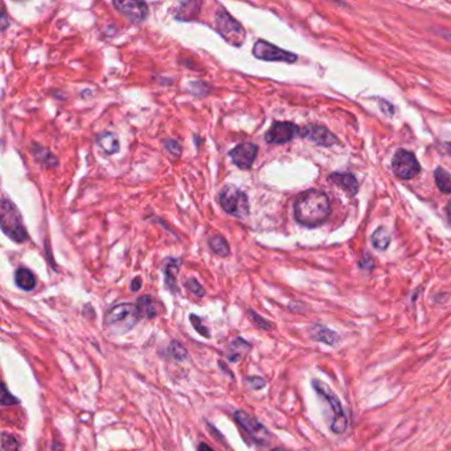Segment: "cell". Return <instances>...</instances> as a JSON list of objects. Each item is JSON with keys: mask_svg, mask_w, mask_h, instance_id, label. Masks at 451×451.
Returning a JSON list of instances; mask_svg holds the SVG:
<instances>
[{"mask_svg": "<svg viewBox=\"0 0 451 451\" xmlns=\"http://www.w3.org/2000/svg\"><path fill=\"white\" fill-rule=\"evenodd\" d=\"M434 178H435V183H437V187L440 188V192L451 194V175L449 172L438 167L434 172Z\"/></svg>", "mask_w": 451, "mask_h": 451, "instance_id": "obj_24", "label": "cell"}, {"mask_svg": "<svg viewBox=\"0 0 451 451\" xmlns=\"http://www.w3.org/2000/svg\"><path fill=\"white\" fill-rule=\"evenodd\" d=\"M164 147H166V151L171 155L173 159H179V158L182 156L183 149H182V144H180L178 140H164Z\"/></svg>", "mask_w": 451, "mask_h": 451, "instance_id": "obj_27", "label": "cell"}, {"mask_svg": "<svg viewBox=\"0 0 451 451\" xmlns=\"http://www.w3.org/2000/svg\"><path fill=\"white\" fill-rule=\"evenodd\" d=\"M208 244H209L211 250L220 257H228L230 253L229 244H228L226 237L221 236V235H214L208 240Z\"/></svg>", "mask_w": 451, "mask_h": 451, "instance_id": "obj_22", "label": "cell"}, {"mask_svg": "<svg viewBox=\"0 0 451 451\" xmlns=\"http://www.w3.org/2000/svg\"><path fill=\"white\" fill-rule=\"evenodd\" d=\"M301 129L291 122H274L265 134V140L270 144H283L294 140Z\"/></svg>", "mask_w": 451, "mask_h": 451, "instance_id": "obj_10", "label": "cell"}, {"mask_svg": "<svg viewBox=\"0 0 451 451\" xmlns=\"http://www.w3.org/2000/svg\"><path fill=\"white\" fill-rule=\"evenodd\" d=\"M258 155V146L250 142H244L237 144L232 151H229V156L232 161L241 170H250L254 164Z\"/></svg>", "mask_w": 451, "mask_h": 451, "instance_id": "obj_11", "label": "cell"}, {"mask_svg": "<svg viewBox=\"0 0 451 451\" xmlns=\"http://www.w3.org/2000/svg\"><path fill=\"white\" fill-rule=\"evenodd\" d=\"M18 402H19V400L8 392L6 384H3V387H1V400H0V404H1L3 407H8V405H15V404H18Z\"/></svg>", "mask_w": 451, "mask_h": 451, "instance_id": "obj_29", "label": "cell"}, {"mask_svg": "<svg viewBox=\"0 0 451 451\" xmlns=\"http://www.w3.org/2000/svg\"><path fill=\"white\" fill-rule=\"evenodd\" d=\"M117 11L131 23L143 22L149 16V7L144 1H113Z\"/></svg>", "mask_w": 451, "mask_h": 451, "instance_id": "obj_12", "label": "cell"}, {"mask_svg": "<svg viewBox=\"0 0 451 451\" xmlns=\"http://www.w3.org/2000/svg\"><path fill=\"white\" fill-rule=\"evenodd\" d=\"M271 451H288V450H285V449H274V450H271Z\"/></svg>", "mask_w": 451, "mask_h": 451, "instance_id": "obj_38", "label": "cell"}, {"mask_svg": "<svg viewBox=\"0 0 451 451\" xmlns=\"http://www.w3.org/2000/svg\"><path fill=\"white\" fill-rule=\"evenodd\" d=\"M96 144L106 155H114L119 151L118 135L110 131H104L96 137Z\"/></svg>", "mask_w": 451, "mask_h": 451, "instance_id": "obj_16", "label": "cell"}, {"mask_svg": "<svg viewBox=\"0 0 451 451\" xmlns=\"http://www.w3.org/2000/svg\"><path fill=\"white\" fill-rule=\"evenodd\" d=\"M19 449V445L16 440L7 434V433H3L1 434V451H18Z\"/></svg>", "mask_w": 451, "mask_h": 451, "instance_id": "obj_28", "label": "cell"}, {"mask_svg": "<svg viewBox=\"0 0 451 451\" xmlns=\"http://www.w3.org/2000/svg\"><path fill=\"white\" fill-rule=\"evenodd\" d=\"M233 419L237 425L247 433L250 440L259 446H266L270 442V433L268 430L252 414H249L245 410H236L233 413Z\"/></svg>", "mask_w": 451, "mask_h": 451, "instance_id": "obj_7", "label": "cell"}, {"mask_svg": "<svg viewBox=\"0 0 451 451\" xmlns=\"http://www.w3.org/2000/svg\"><path fill=\"white\" fill-rule=\"evenodd\" d=\"M252 51L254 57H257L258 60H262V61H280V63L292 64L298 60L297 54H291L289 51H285L280 47L265 40H258L257 43L253 45Z\"/></svg>", "mask_w": 451, "mask_h": 451, "instance_id": "obj_8", "label": "cell"}, {"mask_svg": "<svg viewBox=\"0 0 451 451\" xmlns=\"http://www.w3.org/2000/svg\"><path fill=\"white\" fill-rule=\"evenodd\" d=\"M197 451H214L212 450V447H209L206 443L204 442H202L200 445H199V447H197Z\"/></svg>", "mask_w": 451, "mask_h": 451, "instance_id": "obj_35", "label": "cell"}, {"mask_svg": "<svg viewBox=\"0 0 451 451\" xmlns=\"http://www.w3.org/2000/svg\"><path fill=\"white\" fill-rule=\"evenodd\" d=\"M331 212V205L327 194L316 190H310L299 194L294 203L295 220L307 228L322 226Z\"/></svg>", "mask_w": 451, "mask_h": 451, "instance_id": "obj_1", "label": "cell"}, {"mask_svg": "<svg viewBox=\"0 0 451 451\" xmlns=\"http://www.w3.org/2000/svg\"><path fill=\"white\" fill-rule=\"evenodd\" d=\"M36 277L30 268H19L15 273V283L24 291H32L36 288Z\"/></svg>", "mask_w": 451, "mask_h": 451, "instance_id": "obj_19", "label": "cell"}, {"mask_svg": "<svg viewBox=\"0 0 451 451\" xmlns=\"http://www.w3.org/2000/svg\"><path fill=\"white\" fill-rule=\"evenodd\" d=\"M190 319H191V322H192V326H194V330L197 331V333H200L202 336H204V338H209L211 335H209V330L205 327L203 322H202V319L199 318V316H196V315H191L190 316Z\"/></svg>", "mask_w": 451, "mask_h": 451, "instance_id": "obj_31", "label": "cell"}, {"mask_svg": "<svg viewBox=\"0 0 451 451\" xmlns=\"http://www.w3.org/2000/svg\"><path fill=\"white\" fill-rule=\"evenodd\" d=\"M447 220H449V224L451 226V200L447 204Z\"/></svg>", "mask_w": 451, "mask_h": 451, "instance_id": "obj_37", "label": "cell"}, {"mask_svg": "<svg viewBox=\"0 0 451 451\" xmlns=\"http://www.w3.org/2000/svg\"><path fill=\"white\" fill-rule=\"evenodd\" d=\"M392 167L395 175L404 180L416 178L419 172V163L416 159L414 154L405 150L396 152V155L393 156Z\"/></svg>", "mask_w": 451, "mask_h": 451, "instance_id": "obj_9", "label": "cell"}, {"mask_svg": "<svg viewBox=\"0 0 451 451\" xmlns=\"http://www.w3.org/2000/svg\"><path fill=\"white\" fill-rule=\"evenodd\" d=\"M168 352L176 362H183L187 359V350L179 342H172L168 347Z\"/></svg>", "mask_w": 451, "mask_h": 451, "instance_id": "obj_26", "label": "cell"}, {"mask_svg": "<svg viewBox=\"0 0 451 451\" xmlns=\"http://www.w3.org/2000/svg\"><path fill=\"white\" fill-rule=\"evenodd\" d=\"M135 304H137V307H138V310H140V316H143V318L152 319V318H155L156 314H158L155 301L151 298L150 295H142L140 298H138V301H137Z\"/></svg>", "mask_w": 451, "mask_h": 451, "instance_id": "obj_21", "label": "cell"}, {"mask_svg": "<svg viewBox=\"0 0 451 451\" xmlns=\"http://www.w3.org/2000/svg\"><path fill=\"white\" fill-rule=\"evenodd\" d=\"M247 383L250 384V387L253 388V389H262V388L265 387V380L258 376L249 377Z\"/></svg>", "mask_w": 451, "mask_h": 451, "instance_id": "obj_33", "label": "cell"}, {"mask_svg": "<svg viewBox=\"0 0 451 451\" xmlns=\"http://www.w3.org/2000/svg\"><path fill=\"white\" fill-rule=\"evenodd\" d=\"M182 266V259L180 258H167L164 261L163 273L166 278V286L172 292L178 291V283H176V276L179 273V268Z\"/></svg>", "mask_w": 451, "mask_h": 451, "instance_id": "obj_14", "label": "cell"}, {"mask_svg": "<svg viewBox=\"0 0 451 451\" xmlns=\"http://www.w3.org/2000/svg\"><path fill=\"white\" fill-rule=\"evenodd\" d=\"M299 135L303 137L304 140H311L316 144L321 146H333V143H338L336 137L333 132H330V130L323 128V126H316V125H309L306 128H303L299 131Z\"/></svg>", "mask_w": 451, "mask_h": 451, "instance_id": "obj_13", "label": "cell"}, {"mask_svg": "<svg viewBox=\"0 0 451 451\" xmlns=\"http://www.w3.org/2000/svg\"><path fill=\"white\" fill-rule=\"evenodd\" d=\"M197 6H200L199 1H185V3H182L176 18L180 19V20H191V19H194V18H196V15L199 13V8L197 10H192V8L194 7L196 8Z\"/></svg>", "mask_w": 451, "mask_h": 451, "instance_id": "obj_25", "label": "cell"}, {"mask_svg": "<svg viewBox=\"0 0 451 451\" xmlns=\"http://www.w3.org/2000/svg\"><path fill=\"white\" fill-rule=\"evenodd\" d=\"M32 147L33 149H31V151H32L35 159L39 161V163H42L44 167L52 168V167L57 166L58 161H57V158H56L54 152H51L47 147L39 146V144H36V143H33Z\"/></svg>", "mask_w": 451, "mask_h": 451, "instance_id": "obj_20", "label": "cell"}, {"mask_svg": "<svg viewBox=\"0 0 451 451\" xmlns=\"http://www.w3.org/2000/svg\"><path fill=\"white\" fill-rule=\"evenodd\" d=\"M333 184L340 187L347 194H354L359 190V183L354 175L351 173H333L328 178Z\"/></svg>", "mask_w": 451, "mask_h": 451, "instance_id": "obj_17", "label": "cell"}, {"mask_svg": "<svg viewBox=\"0 0 451 451\" xmlns=\"http://www.w3.org/2000/svg\"><path fill=\"white\" fill-rule=\"evenodd\" d=\"M250 350H252V344L247 342V340H244V339H241V338H236L235 340H232L230 344H229L226 356H228V359H229L230 362L237 363V362H240L242 357H245V354H247Z\"/></svg>", "mask_w": 451, "mask_h": 451, "instance_id": "obj_18", "label": "cell"}, {"mask_svg": "<svg viewBox=\"0 0 451 451\" xmlns=\"http://www.w3.org/2000/svg\"><path fill=\"white\" fill-rule=\"evenodd\" d=\"M0 226L3 233L13 242L23 244L28 240L27 229L23 224V216L18 206L8 199H3L0 206Z\"/></svg>", "mask_w": 451, "mask_h": 451, "instance_id": "obj_3", "label": "cell"}, {"mask_svg": "<svg viewBox=\"0 0 451 451\" xmlns=\"http://www.w3.org/2000/svg\"><path fill=\"white\" fill-rule=\"evenodd\" d=\"M372 244L378 250H385L390 244V233L388 232L384 226L377 228L372 235Z\"/></svg>", "mask_w": 451, "mask_h": 451, "instance_id": "obj_23", "label": "cell"}, {"mask_svg": "<svg viewBox=\"0 0 451 451\" xmlns=\"http://www.w3.org/2000/svg\"><path fill=\"white\" fill-rule=\"evenodd\" d=\"M312 387L316 390V393L324 398L328 404V407L333 412V421H331V430L336 434H342L347 429V419L344 414L343 407L340 400L333 393V390L328 388L327 384H324L319 380H312Z\"/></svg>", "mask_w": 451, "mask_h": 451, "instance_id": "obj_6", "label": "cell"}, {"mask_svg": "<svg viewBox=\"0 0 451 451\" xmlns=\"http://www.w3.org/2000/svg\"><path fill=\"white\" fill-rule=\"evenodd\" d=\"M1 23H3V31L6 30V27H7V19H6V10L3 8V12H1Z\"/></svg>", "mask_w": 451, "mask_h": 451, "instance_id": "obj_36", "label": "cell"}, {"mask_svg": "<svg viewBox=\"0 0 451 451\" xmlns=\"http://www.w3.org/2000/svg\"><path fill=\"white\" fill-rule=\"evenodd\" d=\"M310 338L316 340V342H322V343L327 344L330 347H335L338 345L340 342V336L338 333L327 328V327H323L319 324H315L314 327H311L310 330Z\"/></svg>", "mask_w": 451, "mask_h": 451, "instance_id": "obj_15", "label": "cell"}, {"mask_svg": "<svg viewBox=\"0 0 451 451\" xmlns=\"http://www.w3.org/2000/svg\"><path fill=\"white\" fill-rule=\"evenodd\" d=\"M249 316H250V319H252V322L254 323L257 327L259 328H262V330H271V324L268 322V321H265L264 318H261L259 315H258L257 312L252 311V310H249Z\"/></svg>", "mask_w": 451, "mask_h": 451, "instance_id": "obj_32", "label": "cell"}, {"mask_svg": "<svg viewBox=\"0 0 451 451\" xmlns=\"http://www.w3.org/2000/svg\"><path fill=\"white\" fill-rule=\"evenodd\" d=\"M185 289L190 291V292L194 294L196 297H204L205 292L203 286H202L197 280H194V278H191V280L185 282Z\"/></svg>", "mask_w": 451, "mask_h": 451, "instance_id": "obj_30", "label": "cell"}, {"mask_svg": "<svg viewBox=\"0 0 451 451\" xmlns=\"http://www.w3.org/2000/svg\"><path fill=\"white\" fill-rule=\"evenodd\" d=\"M220 205L228 215L235 216L237 218H245L249 216L250 205L247 194L237 188L233 184L226 185L220 192Z\"/></svg>", "mask_w": 451, "mask_h": 451, "instance_id": "obj_4", "label": "cell"}, {"mask_svg": "<svg viewBox=\"0 0 451 451\" xmlns=\"http://www.w3.org/2000/svg\"><path fill=\"white\" fill-rule=\"evenodd\" d=\"M130 289H131V291H134V292L140 291V289H142V278H140V277H135L134 280H131Z\"/></svg>", "mask_w": 451, "mask_h": 451, "instance_id": "obj_34", "label": "cell"}, {"mask_svg": "<svg viewBox=\"0 0 451 451\" xmlns=\"http://www.w3.org/2000/svg\"><path fill=\"white\" fill-rule=\"evenodd\" d=\"M140 312L137 304L119 303L105 314V330L111 335H125L140 322Z\"/></svg>", "mask_w": 451, "mask_h": 451, "instance_id": "obj_2", "label": "cell"}, {"mask_svg": "<svg viewBox=\"0 0 451 451\" xmlns=\"http://www.w3.org/2000/svg\"><path fill=\"white\" fill-rule=\"evenodd\" d=\"M215 27L217 32L230 45L240 47L247 39L245 28L233 16H230L226 8H220L216 13Z\"/></svg>", "mask_w": 451, "mask_h": 451, "instance_id": "obj_5", "label": "cell"}]
</instances>
